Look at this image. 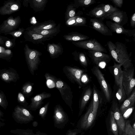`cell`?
I'll use <instances>...</instances> for the list:
<instances>
[{
  "label": "cell",
  "mask_w": 135,
  "mask_h": 135,
  "mask_svg": "<svg viewBox=\"0 0 135 135\" xmlns=\"http://www.w3.org/2000/svg\"><path fill=\"white\" fill-rule=\"evenodd\" d=\"M115 44L116 52L112 58L118 64H121L124 70L131 68L132 61L126 46L123 43L118 41L115 42Z\"/></svg>",
  "instance_id": "obj_1"
},
{
  "label": "cell",
  "mask_w": 135,
  "mask_h": 135,
  "mask_svg": "<svg viewBox=\"0 0 135 135\" xmlns=\"http://www.w3.org/2000/svg\"><path fill=\"white\" fill-rule=\"evenodd\" d=\"M56 88L59 90L62 99L72 110L73 95L70 88L65 82L59 79L56 82Z\"/></svg>",
  "instance_id": "obj_2"
},
{
  "label": "cell",
  "mask_w": 135,
  "mask_h": 135,
  "mask_svg": "<svg viewBox=\"0 0 135 135\" xmlns=\"http://www.w3.org/2000/svg\"><path fill=\"white\" fill-rule=\"evenodd\" d=\"M134 71L133 67L123 70L122 85L127 97L129 96L135 86Z\"/></svg>",
  "instance_id": "obj_3"
},
{
  "label": "cell",
  "mask_w": 135,
  "mask_h": 135,
  "mask_svg": "<svg viewBox=\"0 0 135 135\" xmlns=\"http://www.w3.org/2000/svg\"><path fill=\"white\" fill-rule=\"evenodd\" d=\"M63 70L65 76L71 82L76 83L79 87L82 86L81 79L84 70L69 66H65Z\"/></svg>",
  "instance_id": "obj_4"
},
{
  "label": "cell",
  "mask_w": 135,
  "mask_h": 135,
  "mask_svg": "<svg viewBox=\"0 0 135 135\" xmlns=\"http://www.w3.org/2000/svg\"><path fill=\"white\" fill-rule=\"evenodd\" d=\"M40 53L35 50H30L25 53V56L29 71L32 75L35 71L38 69L39 65L41 62L40 56Z\"/></svg>",
  "instance_id": "obj_5"
},
{
  "label": "cell",
  "mask_w": 135,
  "mask_h": 135,
  "mask_svg": "<svg viewBox=\"0 0 135 135\" xmlns=\"http://www.w3.org/2000/svg\"><path fill=\"white\" fill-rule=\"evenodd\" d=\"M92 73L97 78L102 90L105 97L108 101L111 98V91L102 73L97 66H94L91 69Z\"/></svg>",
  "instance_id": "obj_6"
},
{
  "label": "cell",
  "mask_w": 135,
  "mask_h": 135,
  "mask_svg": "<svg viewBox=\"0 0 135 135\" xmlns=\"http://www.w3.org/2000/svg\"><path fill=\"white\" fill-rule=\"evenodd\" d=\"M77 47L89 50L107 52L106 49L95 39L78 41L73 42Z\"/></svg>",
  "instance_id": "obj_7"
},
{
  "label": "cell",
  "mask_w": 135,
  "mask_h": 135,
  "mask_svg": "<svg viewBox=\"0 0 135 135\" xmlns=\"http://www.w3.org/2000/svg\"><path fill=\"white\" fill-rule=\"evenodd\" d=\"M112 109L114 117L117 124L119 135H124L126 122L119 109L117 103L115 102L112 103Z\"/></svg>",
  "instance_id": "obj_8"
},
{
  "label": "cell",
  "mask_w": 135,
  "mask_h": 135,
  "mask_svg": "<svg viewBox=\"0 0 135 135\" xmlns=\"http://www.w3.org/2000/svg\"><path fill=\"white\" fill-rule=\"evenodd\" d=\"M0 78L2 81L8 83L16 82L19 79V75L16 70L9 67L0 70Z\"/></svg>",
  "instance_id": "obj_9"
},
{
  "label": "cell",
  "mask_w": 135,
  "mask_h": 135,
  "mask_svg": "<svg viewBox=\"0 0 135 135\" xmlns=\"http://www.w3.org/2000/svg\"><path fill=\"white\" fill-rule=\"evenodd\" d=\"M109 19L117 24L123 26L127 23L128 17L126 13L120 10L105 16L102 18Z\"/></svg>",
  "instance_id": "obj_10"
},
{
  "label": "cell",
  "mask_w": 135,
  "mask_h": 135,
  "mask_svg": "<svg viewBox=\"0 0 135 135\" xmlns=\"http://www.w3.org/2000/svg\"><path fill=\"white\" fill-rule=\"evenodd\" d=\"M106 22L107 26L112 32L123 34L129 37L132 36L135 33V29H126L123 26L110 21H107Z\"/></svg>",
  "instance_id": "obj_11"
},
{
  "label": "cell",
  "mask_w": 135,
  "mask_h": 135,
  "mask_svg": "<svg viewBox=\"0 0 135 135\" xmlns=\"http://www.w3.org/2000/svg\"><path fill=\"white\" fill-rule=\"evenodd\" d=\"M93 111V104L92 101L86 113L81 120L80 126L82 128L85 129H87L93 124L95 119Z\"/></svg>",
  "instance_id": "obj_12"
},
{
  "label": "cell",
  "mask_w": 135,
  "mask_h": 135,
  "mask_svg": "<svg viewBox=\"0 0 135 135\" xmlns=\"http://www.w3.org/2000/svg\"><path fill=\"white\" fill-rule=\"evenodd\" d=\"M90 21L93 28L101 34L106 36H112V32L103 22L98 20L92 18Z\"/></svg>",
  "instance_id": "obj_13"
},
{
  "label": "cell",
  "mask_w": 135,
  "mask_h": 135,
  "mask_svg": "<svg viewBox=\"0 0 135 135\" xmlns=\"http://www.w3.org/2000/svg\"><path fill=\"white\" fill-rule=\"evenodd\" d=\"M24 37L27 41L35 44L42 43L48 40V38L42 35L35 33L30 30L25 32Z\"/></svg>",
  "instance_id": "obj_14"
},
{
  "label": "cell",
  "mask_w": 135,
  "mask_h": 135,
  "mask_svg": "<svg viewBox=\"0 0 135 135\" xmlns=\"http://www.w3.org/2000/svg\"><path fill=\"white\" fill-rule=\"evenodd\" d=\"M122 66L121 64L115 62L114 63L113 66L115 82L119 87L123 86L122 83L123 71L121 69Z\"/></svg>",
  "instance_id": "obj_15"
},
{
  "label": "cell",
  "mask_w": 135,
  "mask_h": 135,
  "mask_svg": "<svg viewBox=\"0 0 135 135\" xmlns=\"http://www.w3.org/2000/svg\"><path fill=\"white\" fill-rule=\"evenodd\" d=\"M51 95V94L45 92L37 94L31 98L30 105L32 108L37 107L42 104L44 99L50 98Z\"/></svg>",
  "instance_id": "obj_16"
},
{
  "label": "cell",
  "mask_w": 135,
  "mask_h": 135,
  "mask_svg": "<svg viewBox=\"0 0 135 135\" xmlns=\"http://www.w3.org/2000/svg\"><path fill=\"white\" fill-rule=\"evenodd\" d=\"M94 63L98 65L100 62L107 61L110 59V56L102 52L89 50L88 51Z\"/></svg>",
  "instance_id": "obj_17"
},
{
  "label": "cell",
  "mask_w": 135,
  "mask_h": 135,
  "mask_svg": "<svg viewBox=\"0 0 135 135\" xmlns=\"http://www.w3.org/2000/svg\"><path fill=\"white\" fill-rule=\"evenodd\" d=\"M128 98L124 101L119 109L122 115L129 108L133 106L135 103V88Z\"/></svg>",
  "instance_id": "obj_18"
},
{
  "label": "cell",
  "mask_w": 135,
  "mask_h": 135,
  "mask_svg": "<svg viewBox=\"0 0 135 135\" xmlns=\"http://www.w3.org/2000/svg\"><path fill=\"white\" fill-rule=\"evenodd\" d=\"M66 40L77 41L84 40L89 38L88 36L76 32H72L63 36Z\"/></svg>",
  "instance_id": "obj_19"
},
{
  "label": "cell",
  "mask_w": 135,
  "mask_h": 135,
  "mask_svg": "<svg viewBox=\"0 0 135 135\" xmlns=\"http://www.w3.org/2000/svg\"><path fill=\"white\" fill-rule=\"evenodd\" d=\"M49 51L52 58H55L62 54L63 49L60 45L50 44L49 46Z\"/></svg>",
  "instance_id": "obj_20"
},
{
  "label": "cell",
  "mask_w": 135,
  "mask_h": 135,
  "mask_svg": "<svg viewBox=\"0 0 135 135\" xmlns=\"http://www.w3.org/2000/svg\"><path fill=\"white\" fill-rule=\"evenodd\" d=\"M60 24H59L57 26L51 29L32 31L35 33L42 35L47 38L51 37L53 36H56L59 32L60 30Z\"/></svg>",
  "instance_id": "obj_21"
},
{
  "label": "cell",
  "mask_w": 135,
  "mask_h": 135,
  "mask_svg": "<svg viewBox=\"0 0 135 135\" xmlns=\"http://www.w3.org/2000/svg\"><path fill=\"white\" fill-rule=\"evenodd\" d=\"M56 25V24L55 23L47 22L40 25L33 26L28 30L34 31L51 29L55 27Z\"/></svg>",
  "instance_id": "obj_22"
},
{
  "label": "cell",
  "mask_w": 135,
  "mask_h": 135,
  "mask_svg": "<svg viewBox=\"0 0 135 135\" xmlns=\"http://www.w3.org/2000/svg\"><path fill=\"white\" fill-rule=\"evenodd\" d=\"M87 15L91 17L102 18L105 15L102 6L94 8L90 11Z\"/></svg>",
  "instance_id": "obj_23"
},
{
  "label": "cell",
  "mask_w": 135,
  "mask_h": 135,
  "mask_svg": "<svg viewBox=\"0 0 135 135\" xmlns=\"http://www.w3.org/2000/svg\"><path fill=\"white\" fill-rule=\"evenodd\" d=\"M34 84L28 81L25 83L22 86L21 91L26 97L31 96L32 93L33 86Z\"/></svg>",
  "instance_id": "obj_24"
},
{
  "label": "cell",
  "mask_w": 135,
  "mask_h": 135,
  "mask_svg": "<svg viewBox=\"0 0 135 135\" xmlns=\"http://www.w3.org/2000/svg\"><path fill=\"white\" fill-rule=\"evenodd\" d=\"M92 93L90 88L87 89L85 92L81 100L80 105V110L82 111L85 108L87 103L89 100Z\"/></svg>",
  "instance_id": "obj_25"
},
{
  "label": "cell",
  "mask_w": 135,
  "mask_h": 135,
  "mask_svg": "<svg viewBox=\"0 0 135 135\" xmlns=\"http://www.w3.org/2000/svg\"><path fill=\"white\" fill-rule=\"evenodd\" d=\"M44 76L46 80L47 85L49 88L56 87V83L57 79L55 77L48 73H46Z\"/></svg>",
  "instance_id": "obj_26"
},
{
  "label": "cell",
  "mask_w": 135,
  "mask_h": 135,
  "mask_svg": "<svg viewBox=\"0 0 135 135\" xmlns=\"http://www.w3.org/2000/svg\"><path fill=\"white\" fill-rule=\"evenodd\" d=\"M99 97L98 92L96 89L94 87L93 92V113L95 118L99 105Z\"/></svg>",
  "instance_id": "obj_27"
},
{
  "label": "cell",
  "mask_w": 135,
  "mask_h": 135,
  "mask_svg": "<svg viewBox=\"0 0 135 135\" xmlns=\"http://www.w3.org/2000/svg\"><path fill=\"white\" fill-rule=\"evenodd\" d=\"M110 123L111 131L114 135H118V127L115 120L114 113L112 111L110 112Z\"/></svg>",
  "instance_id": "obj_28"
},
{
  "label": "cell",
  "mask_w": 135,
  "mask_h": 135,
  "mask_svg": "<svg viewBox=\"0 0 135 135\" xmlns=\"http://www.w3.org/2000/svg\"><path fill=\"white\" fill-rule=\"evenodd\" d=\"M96 3L94 0H78L74 1V4L76 8L79 6L88 7Z\"/></svg>",
  "instance_id": "obj_29"
},
{
  "label": "cell",
  "mask_w": 135,
  "mask_h": 135,
  "mask_svg": "<svg viewBox=\"0 0 135 135\" xmlns=\"http://www.w3.org/2000/svg\"><path fill=\"white\" fill-rule=\"evenodd\" d=\"M76 8L74 4H70L68 6L65 16L66 20L70 18L75 16Z\"/></svg>",
  "instance_id": "obj_30"
},
{
  "label": "cell",
  "mask_w": 135,
  "mask_h": 135,
  "mask_svg": "<svg viewBox=\"0 0 135 135\" xmlns=\"http://www.w3.org/2000/svg\"><path fill=\"white\" fill-rule=\"evenodd\" d=\"M55 112L56 116L59 122H62L66 120V114L59 105H58L57 107Z\"/></svg>",
  "instance_id": "obj_31"
},
{
  "label": "cell",
  "mask_w": 135,
  "mask_h": 135,
  "mask_svg": "<svg viewBox=\"0 0 135 135\" xmlns=\"http://www.w3.org/2000/svg\"><path fill=\"white\" fill-rule=\"evenodd\" d=\"M125 92L123 86L121 87H119L116 94L117 99L119 102L124 100L126 97Z\"/></svg>",
  "instance_id": "obj_32"
},
{
  "label": "cell",
  "mask_w": 135,
  "mask_h": 135,
  "mask_svg": "<svg viewBox=\"0 0 135 135\" xmlns=\"http://www.w3.org/2000/svg\"><path fill=\"white\" fill-rule=\"evenodd\" d=\"M102 6L105 13V16L119 10L117 8L109 4L103 5Z\"/></svg>",
  "instance_id": "obj_33"
},
{
  "label": "cell",
  "mask_w": 135,
  "mask_h": 135,
  "mask_svg": "<svg viewBox=\"0 0 135 135\" xmlns=\"http://www.w3.org/2000/svg\"><path fill=\"white\" fill-rule=\"evenodd\" d=\"M124 135H135V129L133 128L129 120L126 122Z\"/></svg>",
  "instance_id": "obj_34"
},
{
  "label": "cell",
  "mask_w": 135,
  "mask_h": 135,
  "mask_svg": "<svg viewBox=\"0 0 135 135\" xmlns=\"http://www.w3.org/2000/svg\"><path fill=\"white\" fill-rule=\"evenodd\" d=\"M86 22L85 18L83 17L77 16L75 26H85Z\"/></svg>",
  "instance_id": "obj_35"
},
{
  "label": "cell",
  "mask_w": 135,
  "mask_h": 135,
  "mask_svg": "<svg viewBox=\"0 0 135 135\" xmlns=\"http://www.w3.org/2000/svg\"><path fill=\"white\" fill-rule=\"evenodd\" d=\"M8 103V102L5 94L3 91L1 90L0 92V105L2 107H4L7 105Z\"/></svg>",
  "instance_id": "obj_36"
},
{
  "label": "cell",
  "mask_w": 135,
  "mask_h": 135,
  "mask_svg": "<svg viewBox=\"0 0 135 135\" xmlns=\"http://www.w3.org/2000/svg\"><path fill=\"white\" fill-rule=\"evenodd\" d=\"M77 16L70 18L66 20L65 22L66 25L69 26H75Z\"/></svg>",
  "instance_id": "obj_37"
},
{
  "label": "cell",
  "mask_w": 135,
  "mask_h": 135,
  "mask_svg": "<svg viewBox=\"0 0 135 135\" xmlns=\"http://www.w3.org/2000/svg\"><path fill=\"white\" fill-rule=\"evenodd\" d=\"M17 101L21 104H26V100L24 95L21 93L19 92L18 95Z\"/></svg>",
  "instance_id": "obj_38"
},
{
  "label": "cell",
  "mask_w": 135,
  "mask_h": 135,
  "mask_svg": "<svg viewBox=\"0 0 135 135\" xmlns=\"http://www.w3.org/2000/svg\"><path fill=\"white\" fill-rule=\"evenodd\" d=\"M79 58L81 64L85 66H87V63L84 54L82 52L80 53L79 54Z\"/></svg>",
  "instance_id": "obj_39"
},
{
  "label": "cell",
  "mask_w": 135,
  "mask_h": 135,
  "mask_svg": "<svg viewBox=\"0 0 135 135\" xmlns=\"http://www.w3.org/2000/svg\"><path fill=\"white\" fill-rule=\"evenodd\" d=\"M134 109V107L132 106L127 109L122 115L123 118L126 119L128 118L131 114Z\"/></svg>",
  "instance_id": "obj_40"
},
{
  "label": "cell",
  "mask_w": 135,
  "mask_h": 135,
  "mask_svg": "<svg viewBox=\"0 0 135 135\" xmlns=\"http://www.w3.org/2000/svg\"><path fill=\"white\" fill-rule=\"evenodd\" d=\"M110 1L117 7L119 8L122 7L123 3V0H111Z\"/></svg>",
  "instance_id": "obj_41"
},
{
  "label": "cell",
  "mask_w": 135,
  "mask_h": 135,
  "mask_svg": "<svg viewBox=\"0 0 135 135\" xmlns=\"http://www.w3.org/2000/svg\"><path fill=\"white\" fill-rule=\"evenodd\" d=\"M131 26L132 28H134L135 27V12L131 16L130 21Z\"/></svg>",
  "instance_id": "obj_42"
},
{
  "label": "cell",
  "mask_w": 135,
  "mask_h": 135,
  "mask_svg": "<svg viewBox=\"0 0 135 135\" xmlns=\"http://www.w3.org/2000/svg\"><path fill=\"white\" fill-rule=\"evenodd\" d=\"M20 109L22 111V113L24 115L26 116H28L30 115V113L26 109L23 108H21L19 107Z\"/></svg>",
  "instance_id": "obj_43"
},
{
  "label": "cell",
  "mask_w": 135,
  "mask_h": 135,
  "mask_svg": "<svg viewBox=\"0 0 135 135\" xmlns=\"http://www.w3.org/2000/svg\"><path fill=\"white\" fill-rule=\"evenodd\" d=\"M8 24L10 26H13L15 24V21L12 19H10L8 21Z\"/></svg>",
  "instance_id": "obj_44"
},
{
  "label": "cell",
  "mask_w": 135,
  "mask_h": 135,
  "mask_svg": "<svg viewBox=\"0 0 135 135\" xmlns=\"http://www.w3.org/2000/svg\"><path fill=\"white\" fill-rule=\"evenodd\" d=\"M11 8L12 10L15 11L18 9V7L17 5L13 4L11 6Z\"/></svg>",
  "instance_id": "obj_45"
},
{
  "label": "cell",
  "mask_w": 135,
  "mask_h": 135,
  "mask_svg": "<svg viewBox=\"0 0 135 135\" xmlns=\"http://www.w3.org/2000/svg\"><path fill=\"white\" fill-rule=\"evenodd\" d=\"M22 34V33L20 31H17L15 32L14 35L16 37H18L20 36Z\"/></svg>",
  "instance_id": "obj_46"
},
{
  "label": "cell",
  "mask_w": 135,
  "mask_h": 135,
  "mask_svg": "<svg viewBox=\"0 0 135 135\" xmlns=\"http://www.w3.org/2000/svg\"><path fill=\"white\" fill-rule=\"evenodd\" d=\"M11 42L9 41H7L6 43V46L8 47H10L11 46Z\"/></svg>",
  "instance_id": "obj_47"
},
{
  "label": "cell",
  "mask_w": 135,
  "mask_h": 135,
  "mask_svg": "<svg viewBox=\"0 0 135 135\" xmlns=\"http://www.w3.org/2000/svg\"><path fill=\"white\" fill-rule=\"evenodd\" d=\"M76 133L69 131L68 132L67 135H76Z\"/></svg>",
  "instance_id": "obj_48"
},
{
  "label": "cell",
  "mask_w": 135,
  "mask_h": 135,
  "mask_svg": "<svg viewBox=\"0 0 135 135\" xmlns=\"http://www.w3.org/2000/svg\"><path fill=\"white\" fill-rule=\"evenodd\" d=\"M132 40L133 41L135 42V33L132 36Z\"/></svg>",
  "instance_id": "obj_49"
},
{
  "label": "cell",
  "mask_w": 135,
  "mask_h": 135,
  "mask_svg": "<svg viewBox=\"0 0 135 135\" xmlns=\"http://www.w3.org/2000/svg\"><path fill=\"white\" fill-rule=\"evenodd\" d=\"M134 119H135V111L134 113L133 119V120H134Z\"/></svg>",
  "instance_id": "obj_50"
},
{
  "label": "cell",
  "mask_w": 135,
  "mask_h": 135,
  "mask_svg": "<svg viewBox=\"0 0 135 135\" xmlns=\"http://www.w3.org/2000/svg\"><path fill=\"white\" fill-rule=\"evenodd\" d=\"M134 59H135V56H134Z\"/></svg>",
  "instance_id": "obj_51"
}]
</instances>
